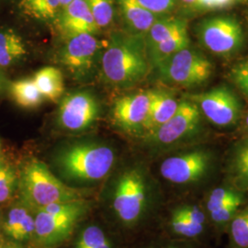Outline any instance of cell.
Listing matches in <instances>:
<instances>
[{"mask_svg":"<svg viewBox=\"0 0 248 248\" xmlns=\"http://www.w3.org/2000/svg\"><path fill=\"white\" fill-rule=\"evenodd\" d=\"M150 65L144 35L114 32L101 53L102 77L118 89H129L144 79Z\"/></svg>","mask_w":248,"mask_h":248,"instance_id":"1","label":"cell"},{"mask_svg":"<svg viewBox=\"0 0 248 248\" xmlns=\"http://www.w3.org/2000/svg\"><path fill=\"white\" fill-rule=\"evenodd\" d=\"M53 160L64 180L85 185L99 182L109 174L115 164L116 154L106 143L78 142L63 146Z\"/></svg>","mask_w":248,"mask_h":248,"instance_id":"2","label":"cell"},{"mask_svg":"<svg viewBox=\"0 0 248 248\" xmlns=\"http://www.w3.org/2000/svg\"><path fill=\"white\" fill-rule=\"evenodd\" d=\"M18 199L34 211L51 204L85 199L81 191L62 182L37 159L28 161L18 171Z\"/></svg>","mask_w":248,"mask_h":248,"instance_id":"3","label":"cell"},{"mask_svg":"<svg viewBox=\"0 0 248 248\" xmlns=\"http://www.w3.org/2000/svg\"><path fill=\"white\" fill-rule=\"evenodd\" d=\"M89 208L90 202L80 199L63 203L51 204L35 210L33 241L43 248H53L61 245L71 235Z\"/></svg>","mask_w":248,"mask_h":248,"instance_id":"4","label":"cell"},{"mask_svg":"<svg viewBox=\"0 0 248 248\" xmlns=\"http://www.w3.org/2000/svg\"><path fill=\"white\" fill-rule=\"evenodd\" d=\"M147 181L138 169L125 171L119 177L112 196V209L119 221L133 226L142 220L149 205Z\"/></svg>","mask_w":248,"mask_h":248,"instance_id":"5","label":"cell"},{"mask_svg":"<svg viewBox=\"0 0 248 248\" xmlns=\"http://www.w3.org/2000/svg\"><path fill=\"white\" fill-rule=\"evenodd\" d=\"M166 83L182 87L202 84L210 78L213 64L202 53L186 47L155 66Z\"/></svg>","mask_w":248,"mask_h":248,"instance_id":"6","label":"cell"},{"mask_svg":"<svg viewBox=\"0 0 248 248\" xmlns=\"http://www.w3.org/2000/svg\"><path fill=\"white\" fill-rule=\"evenodd\" d=\"M100 105L98 98L89 91L69 94L59 106L57 121L63 130L74 133L84 132L98 121Z\"/></svg>","mask_w":248,"mask_h":248,"instance_id":"7","label":"cell"},{"mask_svg":"<svg viewBox=\"0 0 248 248\" xmlns=\"http://www.w3.org/2000/svg\"><path fill=\"white\" fill-rule=\"evenodd\" d=\"M202 45L217 54H229L237 51L244 43V32L235 18L226 16L204 20L199 27Z\"/></svg>","mask_w":248,"mask_h":248,"instance_id":"8","label":"cell"},{"mask_svg":"<svg viewBox=\"0 0 248 248\" xmlns=\"http://www.w3.org/2000/svg\"><path fill=\"white\" fill-rule=\"evenodd\" d=\"M211 164L210 152L196 149L164 160L160 173L171 183L187 185L202 180L207 175Z\"/></svg>","mask_w":248,"mask_h":248,"instance_id":"9","label":"cell"},{"mask_svg":"<svg viewBox=\"0 0 248 248\" xmlns=\"http://www.w3.org/2000/svg\"><path fill=\"white\" fill-rule=\"evenodd\" d=\"M201 123V110L191 101L179 103L177 111L166 124L147 135L149 142L168 146L179 142L195 133Z\"/></svg>","mask_w":248,"mask_h":248,"instance_id":"10","label":"cell"},{"mask_svg":"<svg viewBox=\"0 0 248 248\" xmlns=\"http://www.w3.org/2000/svg\"><path fill=\"white\" fill-rule=\"evenodd\" d=\"M101 45L93 34L67 36L61 53L62 63L77 77H84L98 61Z\"/></svg>","mask_w":248,"mask_h":248,"instance_id":"11","label":"cell"},{"mask_svg":"<svg viewBox=\"0 0 248 248\" xmlns=\"http://www.w3.org/2000/svg\"><path fill=\"white\" fill-rule=\"evenodd\" d=\"M200 109L206 118L218 126L235 124L239 118L241 104L236 95L228 88H216L196 96Z\"/></svg>","mask_w":248,"mask_h":248,"instance_id":"12","label":"cell"},{"mask_svg":"<svg viewBox=\"0 0 248 248\" xmlns=\"http://www.w3.org/2000/svg\"><path fill=\"white\" fill-rule=\"evenodd\" d=\"M151 91H142L118 98L113 105L112 121L126 133L142 132L150 107Z\"/></svg>","mask_w":248,"mask_h":248,"instance_id":"13","label":"cell"},{"mask_svg":"<svg viewBox=\"0 0 248 248\" xmlns=\"http://www.w3.org/2000/svg\"><path fill=\"white\" fill-rule=\"evenodd\" d=\"M1 227L6 239L20 244L33 240L35 212L18 199L4 213Z\"/></svg>","mask_w":248,"mask_h":248,"instance_id":"14","label":"cell"},{"mask_svg":"<svg viewBox=\"0 0 248 248\" xmlns=\"http://www.w3.org/2000/svg\"><path fill=\"white\" fill-rule=\"evenodd\" d=\"M59 18L66 36L80 33L95 35L99 31L86 0H72L62 9Z\"/></svg>","mask_w":248,"mask_h":248,"instance_id":"15","label":"cell"},{"mask_svg":"<svg viewBox=\"0 0 248 248\" xmlns=\"http://www.w3.org/2000/svg\"><path fill=\"white\" fill-rule=\"evenodd\" d=\"M151 91L150 107L142 132L146 136L166 124L177 111L179 103L167 91L154 89Z\"/></svg>","mask_w":248,"mask_h":248,"instance_id":"16","label":"cell"},{"mask_svg":"<svg viewBox=\"0 0 248 248\" xmlns=\"http://www.w3.org/2000/svg\"><path fill=\"white\" fill-rule=\"evenodd\" d=\"M130 33L145 35L157 19V15L145 9L138 0H117Z\"/></svg>","mask_w":248,"mask_h":248,"instance_id":"17","label":"cell"},{"mask_svg":"<svg viewBox=\"0 0 248 248\" xmlns=\"http://www.w3.org/2000/svg\"><path fill=\"white\" fill-rule=\"evenodd\" d=\"M26 45L18 32L7 27L0 28V69H7L25 58Z\"/></svg>","mask_w":248,"mask_h":248,"instance_id":"18","label":"cell"},{"mask_svg":"<svg viewBox=\"0 0 248 248\" xmlns=\"http://www.w3.org/2000/svg\"><path fill=\"white\" fill-rule=\"evenodd\" d=\"M16 8L22 17L45 22L59 18L62 11L59 0H16Z\"/></svg>","mask_w":248,"mask_h":248,"instance_id":"19","label":"cell"},{"mask_svg":"<svg viewBox=\"0 0 248 248\" xmlns=\"http://www.w3.org/2000/svg\"><path fill=\"white\" fill-rule=\"evenodd\" d=\"M188 45L189 38L187 34V29L185 26L179 29L168 39L147 49L150 64L156 66L158 63L168 59L173 54L188 47Z\"/></svg>","mask_w":248,"mask_h":248,"instance_id":"20","label":"cell"},{"mask_svg":"<svg viewBox=\"0 0 248 248\" xmlns=\"http://www.w3.org/2000/svg\"><path fill=\"white\" fill-rule=\"evenodd\" d=\"M44 98L56 101L64 92L62 72L53 66H45L36 72L32 78Z\"/></svg>","mask_w":248,"mask_h":248,"instance_id":"21","label":"cell"},{"mask_svg":"<svg viewBox=\"0 0 248 248\" xmlns=\"http://www.w3.org/2000/svg\"><path fill=\"white\" fill-rule=\"evenodd\" d=\"M9 92L12 100L23 108H37L45 99L32 78H23L11 82L9 86Z\"/></svg>","mask_w":248,"mask_h":248,"instance_id":"22","label":"cell"},{"mask_svg":"<svg viewBox=\"0 0 248 248\" xmlns=\"http://www.w3.org/2000/svg\"><path fill=\"white\" fill-rule=\"evenodd\" d=\"M185 26L186 21L180 18H157L144 35L146 49L159 44Z\"/></svg>","mask_w":248,"mask_h":248,"instance_id":"23","label":"cell"},{"mask_svg":"<svg viewBox=\"0 0 248 248\" xmlns=\"http://www.w3.org/2000/svg\"><path fill=\"white\" fill-rule=\"evenodd\" d=\"M18 171L6 159L0 158V205L8 203L18 191Z\"/></svg>","mask_w":248,"mask_h":248,"instance_id":"24","label":"cell"},{"mask_svg":"<svg viewBox=\"0 0 248 248\" xmlns=\"http://www.w3.org/2000/svg\"><path fill=\"white\" fill-rule=\"evenodd\" d=\"M231 171L236 185L248 190V140L236 146L231 162Z\"/></svg>","mask_w":248,"mask_h":248,"instance_id":"25","label":"cell"},{"mask_svg":"<svg viewBox=\"0 0 248 248\" xmlns=\"http://www.w3.org/2000/svg\"><path fill=\"white\" fill-rule=\"evenodd\" d=\"M75 248H113V246L104 231L91 224L80 232Z\"/></svg>","mask_w":248,"mask_h":248,"instance_id":"26","label":"cell"},{"mask_svg":"<svg viewBox=\"0 0 248 248\" xmlns=\"http://www.w3.org/2000/svg\"><path fill=\"white\" fill-rule=\"evenodd\" d=\"M244 202V197L238 190L219 186L214 188L207 198L206 208L208 213H212L215 210H218L226 205L232 203H241Z\"/></svg>","mask_w":248,"mask_h":248,"instance_id":"27","label":"cell"},{"mask_svg":"<svg viewBox=\"0 0 248 248\" xmlns=\"http://www.w3.org/2000/svg\"><path fill=\"white\" fill-rule=\"evenodd\" d=\"M228 226L233 245L237 248H248V207L239 210Z\"/></svg>","mask_w":248,"mask_h":248,"instance_id":"28","label":"cell"},{"mask_svg":"<svg viewBox=\"0 0 248 248\" xmlns=\"http://www.w3.org/2000/svg\"><path fill=\"white\" fill-rule=\"evenodd\" d=\"M86 2L98 30L111 24L114 18L113 0H86Z\"/></svg>","mask_w":248,"mask_h":248,"instance_id":"29","label":"cell"},{"mask_svg":"<svg viewBox=\"0 0 248 248\" xmlns=\"http://www.w3.org/2000/svg\"><path fill=\"white\" fill-rule=\"evenodd\" d=\"M169 225L175 234L185 238H195L203 232L189 223L179 207L172 212Z\"/></svg>","mask_w":248,"mask_h":248,"instance_id":"30","label":"cell"},{"mask_svg":"<svg viewBox=\"0 0 248 248\" xmlns=\"http://www.w3.org/2000/svg\"><path fill=\"white\" fill-rule=\"evenodd\" d=\"M241 203H232L226 205L212 213H209L211 220L218 226L229 225L234 215L239 211Z\"/></svg>","mask_w":248,"mask_h":248,"instance_id":"31","label":"cell"},{"mask_svg":"<svg viewBox=\"0 0 248 248\" xmlns=\"http://www.w3.org/2000/svg\"><path fill=\"white\" fill-rule=\"evenodd\" d=\"M179 208L189 223L203 232L206 226V215L198 205L186 204L179 206Z\"/></svg>","mask_w":248,"mask_h":248,"instance_id":"32","label":"cell"},{"mask_svg":"<svg viewBox=\"0 0 248 248\" xmlns=\"http://www.w3.org/2000/svg\"><path fill=\"white\" fill-rule=\"evenodd\" d=\"M145 9L155 15L168 13L174 9L176 0H138Z\"/></svg>","mask_w":248,"mask_h":248,"instance_id":"33","label":"cell"},{"mask_svg":"<svg viewBox=\"0 0 248 248\" xmlns=\"http://www.w3.org/2000/svg\"><path fill=\"white\" fill-rule=\"evenodd\" d=\"M232 73L235 84L248 96V60L236 65Z\"/></svg>","mask_w":248,"mask_h":248,"instance_id":"34","label":"cell"},{"mask_svg":"<svg viewBox=\"0 0 248 248\" xmlns=\"http://www.w3.org/2000/svg\"><path fill=\"white\" fill-rule=\"evenodd\" d=\"M0 248H25L22 244L9 239H4L0 242Z\"/></svg>","mask_w":248,"mask_h":248,"instance_id":"35","label":"cell"},{"mask_svg":"<svg viewBox=\"0 0 248 248\" xmlns=\"http://www.w3.org/2000/svg\"><path fill=\"white\" fill-rule=\"evenodd\" d=\"M5 87H6V78H5L3 70L0 69V95L3 92Z\"/></svg>","mask_w":248,"mask_h":248,"instance_id":"36","label":"cell"},{"mask_svg":"<svg viewBox=\"0 0 248 248\" xmlns=\"http://www.w3.org/2000/svg\"><path fill=\"white\" fill-rule=\"evenodd\" d=\"M200 1L201 0H181V2L183 4H185V5L188 6V7H192V8H196Z\"/></svg>","mask_w":248,"mask_h":248,"instance_id":"37","label":"cell"},{"mask_svg":"<svg viewBox=\"0 0 248 248\" xmlns=\"http://www.w3.org/2000/svg\"><path fill=\"white\" fill-rule=\"evenodd\" d=\"M71 1L72 0H59V2H60V4H61V7H62V9H63L66 5H68Z\"/></svg>","mask_w":248,"mask_h":248,"instance_id":"38","label":"cell"},{"mask_svg":"<svg viewBox=\"0 0 248 248\" xmlns=\"http://www.w3.org/2000/svg\"><path fill=\"white\" fill-rule=\"evenodd\" d=\"M164 248H189V247H185V246H169V247H166Z\"/></svg>","mask_w":248,"mask_h":248,"instance_id":"39","label":"cell"},{"mask_svg":"<svg viewBox=\"0 0 248 248\" xmlns=\"http://www.w3.org/2000/svg\"><path fill=\"white\" fill-rule=\"evenodd\" d=\"M6 239L4 234H3V232H2V227H1V223H0V242H2L3 240Z\"/></svg>","mask_w":248,"mask_h":248,"instance_id":"40","label":"cell"},{"mask_svg":"<svg viewBox=\"0 0 248 248\" xmlns=\"http://www.w3.org/2000/svg\"><path fill=\"white\" fill-rule=\"evenodd\" d=\"M3 216H4V212H2V210L0 209V223H2V220H3Z\"/></svg>","mask_w":248,"mask_h":248,"instance_id":"41","label":"cell"},{"mask_svg":"<svg viewBox=\"0 0 248 248\" xmlns=\"http://www.w3.org/2000/svg\"><path fill=\"white\" fill-rule=\"evenodd\" d=\"M246 126H247V128H248V115L247 116V118H246Z\"/></svg>","mask_w":248,"mask_h":248,"instance_id":"42","label":"cell"}]
</instances>
